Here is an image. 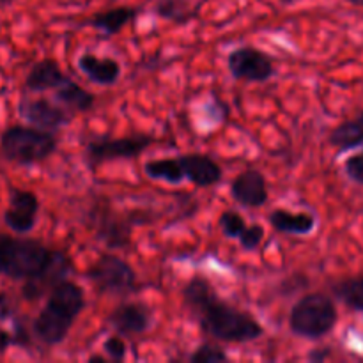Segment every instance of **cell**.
Wrapping results in <instances>:
<instances>
[{
	"mask_svg": "<svg viewBox=\"0 0 363 363\" xmlns=\"http://www.w3.org/2000/svg\"><path fill=\"white\" fill-rule=\"evenodd\" d=\"M55 101L71 113L91 112L96 105V96L77 82L67 78L62 85L55 89Z\"/></svg>",
	"mask_w": 363,
	"mask_h": 363,
	"instance_id": "cell-19",
	"label": "cell"
},
{
	"mask_svg": "<svg viewBox=\"0 0 363 363\" xmlns=\"http://www.w3.org/2000/svg\"><path fill=\"white\" fill-rule=\"evenodd\" d=\"M138 14H140V9L135 6H116L106 11H101V13L92 14L82 25L94 28V30L101 34V38L110 39L113 35L121 34Z\"/></svg>",
	"mask_w": 363,
	"mask_h": 363,
	"instance_id": "cell-16",
	"label": "cell"
},
{
	"mask_svg": "<svg viewBox=\"0 0 363 363\" xmlns=\"http://www.w3.org/2000/svg\"><path fill=\"white\" fill-rule=\"evenodd\" d=\"M289 330L305 340H321L335 330L339 311L335 300L326 293L303 294L289 312Z\"/></svg>",
	"mask_w": 363,
	"mask_h": 363,
	"instance_id": "cell-6",
	"label": "cell"
},
{
	"mask_svg": "<svg viewBox=\"0 0 363 363\" xmlns=\"http://www.w3.org/2000/svg\"><path fill=\"white\" fill-rule=\"evenodd\" d=\"M28 344H30V339H28L27 328H25L23 321L14 315L13 330H0V354L6 353L11 346L25 347Z\"/></svg>",
	"mask_w": 363,
	"mask_h": 363,
	"instance_id": "cell-23",
	"label": "cell"
},
{
	"mask_svg": "<svg viewBox=\"0 0 363 363\" xmlns=\"http://www.w3.org/2000/svg\"><path fill=\"white\" fill-rule=\"evenodd\" d=\"M181 300L199 328L218 342L248 344L264 335V328L254 314L220 298L204 277H191L181 289Z\"/></svg>",
	"mask_w": 363,
	"mask_h": 363,
	"instance_id": "cell-2",
	"label": "cell"
},
{
	"mask_svg": "<svg viewBox=\"0 0 363 363\" xmlns=\"http://www.w3.org/2000/svg\"><path fill=\"white\" fill-rule=\"evenodd\" d=\"M152 11L158 18L176 25H186L197 14V9L188 0H156Z\"/></svg>",
	"mask_w": 363,
	"mask_h": 363,
	"instance_id": "cell-22",
	"label": "cell"
},
{
	"mask_svg": "<svg viewBox=\"0 0 363 363\" xmlns=\"http://www.w3.org/2000/svg\"><path fill=\"white\" fill-rule=\"evenodd\" d=\"M227 69L234 80L248 82V84H266L277 74L272 57L252 45L238 46L229 52Z\"/></svg>",
	"mask_w": 363,
	"mask_h": 363,
	"instance_id": "cell-9",
	"label": "cell"
},
{
	"mask_svg": "<svg viewBox=\"0 0 363 363\" xmlns=\"http://www.w3.org/2000/svg\"><path fill=\"white\" fill-rule=\"evenodd\" d=\"M273 230L286 236H308L318 227V218L311 211H289V209H273L268 215Z\"/></svg>",
	"mask_w": 363,
	"mask_h": 363,
	"instance_id": "cell-17",
	"label": "cell"
},
{
	"mask_svg": "<svg viewBox=\"0 0 363 363\" xmlns=\"http://www.w3.org/2000/svg\"><path fill=\"white\" fill-rule=\"evenodd\" d=\"M85 279L99 294L128 296L138 289V275L133 266L112 252L99 255L87 269Z\"/></svg>",
	"mask_w": 363,
	"mask_h": 363,
	"instance_id": "cell-7",
	"label": "cell"
},
{
	"mask_svg": "<svg viewBox=\"0 0 363 363\" xmlns=\"http://www.w3.org/2000/svg\"><path fill=\"white\" fill-rule=\"evenodd\" d=\"M347 4H351V6L354 7H363V0H346Z\"/></svg>",
	"mask_w": 363,
	"mask_h": 363,
	"instance_id": "cell-32",
	"label": "cell"
},
{
	"mask_svg": "<svg viewBox=\"0 0 363 363\" xmlns=\"http://www.w3.org/2000/svg\"><path fill=\"white\" fill-rule=\"evenodd\" d=\"M332 357V350L330 347H315L308 353V360L311 362H325Z\"/></svg>",
	"mask_w": 363,
	"mask_h": 363,
	"instance_id": "cell-29",
	"label": "cell"
},
{
	"mask_svg": "<svg viewBox=\"0 0 363 363\" xmlns=\"http://www.w3.org/2000/svg\"><path fill=\"white\" fill-rule=\"evenodd\" d=\"M279 2L282 4L284 7H291V6H294V4L301 2V0H279Z\"/></svg>",
	"mask_w": 363,
	"mask_h": 363,
	"instance_id": "cell-31",
	"label": "cell"
},
{
	"mask_svg": "<svg viewBox=\"0 0 363 363\" xmlns=\"http://www.w3.org/2000/svg\"><path fill=\"white\" fill-rule=\"evenodd\" d=\"M230 197L238 206L259 209L268 202L269 188L264 174L257 169H247L230 181Z\"/></svg>",
	"mask_w": 363,
	"mask_h": 363,
	"instance_id": "cell-14",
	"label": "cell"
},
{
	"mask_svg": "<svg viewBox=\"0 0 363 363\" xmlns=\"http://www.w3.org/2000/svg\"><path fill=\"white\" fill-rule=\"evenodd\" d=\"M87 362H108V358L101 357V354H91V357L87 358Z\"/></svg>",
	"mask_w": 363,
	"mask_h": 363,
	"instance_id": "cell-30",
	"label": "cell"
},
{
	"mask_svg": "<svg viewBox=\"0 0 363 363\" xmlns=\"http://www.w3.org/2000/svg\"><path fill=\"white\" fill-rule=\"evenodd\" d=\"M135 223H137V218L133 216L119 215L112 211L108 206L101 204L92 206L87 216V225L94 230V238L105 243L110 250L130 247Z\"/></svg>",
	"mask_w": 363,
	"mask_h": 363,
	"instance_id": "cell-10",
	"label": "cell"
},
{
	"mask_svg": "<svg viewBox=\"0 0 363 363\" xmlns=\"http://www.w3.org/2000/svg\"><path fill=\"white\" fill-rule=\"evenodd\" d=\"M16 0H0V7H7V6H13Z\"/></svg>",
	"mask_w": 363,
	"mask_h": 363,
	"instance_id": "cell-33",
	"label": "cell"
},
{
	"mask_svg": "<svg viewBox=\"0 0 363 363\" xmlns=\"http://www.w3.org/2000/svg\"><path fill=\"white\" fill-rule=\"evenodd\" d=\"M218 227L222 230L223 238H227V240H238L241 236V233L245 230V227H247V220L243 218V215L234 211V209H225L218 216Z\"/></svg>",
	"mask_w": 363,
	"mask_h": 363,
	"instance_id": "cell-25",
	"label": "cell"
},
{
	"mask_svg": "<svg viewBox=\"0 0 363 363\" xmlns=\"http://www.w3.org/2000/svg\"><path fill=\"white\" fill-rule=\"evenodd\" d=\"M77 66L87 80H91L96 85H101V87L116 85L123 74L119 60H116L113 57H98L89 52L78 57Z\"/></svg>",
	"mask_w": 363,
	"mask_h": 363,
	"instance_id": "cell-15",
	"label": "cell"
},
{
	"mask_svg": "<svg viewBox=\"0 0 363 363\" xmlns=\"http://www.w3.org/2000/svg\"><path fill=\"white\" fill-rule=\"evenodd\" d=\"M144 174L151 181H163L167 184H181L188 181L197 188L215 186L223 177L220 163L201 152L149 160L144 165Z\"/></svg>",
	"mask_w": 363,
	"mask_h": 363,
	"instance_id": "cell-4",
	"label": "cell"
},
{
	"mask_svg": "<svg viewBox=\"0 0 363 363\" xmlns=\"http://www.w3.org/2000/svg\"><path fill=\"white\" fill-rule=\"evenodd\" d=\"M87 298L82 286L66 279L46 294L45 307L32 321V335L46 347L60 346L85 311Z\"/></svg>",
	"mask_w": 363,
	"mask_h": 363,
	"instance_id": "cell-3",
	"label": "cell"
},
{
	"mask_svg": "<svg viewBox=\"0 0 363 363\" xmlns=\"http://www.w3.org/2000/svg\"><path fill=\"white\" fill-rule=\"evenodd\" d=\"M106 323L117 335L138 337L152 328L155 312L144 301H124L110 312Z\"/></svg>",
	"mask_w": 363,
	"mask_h": 363,
	"instance_id": "cell-13",
	"label": "cell"
},
{
	"mask_svg": "<svg viewBox=\"0 0 363 363\" xmlns=\"http://www.w3.org/2000/svg\"><path fill=\"white\" fill-rule=\"evenodd\" d=\"M332 296L353 312H363V275L347 277L330 286Z\"/></svg>",
	"mask_w": 363,
	"mask_h": 363,
	"instance_id": "cell-21",
	"label": "cell"
},
{
	"mask_svg": "<svg viewBox=\"0 0 363 363\" xmlns=\"http://www.w3.org/2000/svg\"><path fill=\"white\" fill-rule=\"evenodd\" d=\"M67 74L59 66L55 59H41L28 69L25 77V91L27 92H50L67 80Z\"/></svg>",
	"mask_w": 363,
	"mask_h": 363,
	"instance_id": "cell-18",
	"label": "cell"
},
{
	"mask_svg": "<svg viewBox=\"0 0 363 363\" xmlns=\"http://www.w3.org/2000/svg\"><path fill=\"white\" fill-rule=\"evenodd\" d=\"M73 269V259L62 248L0 233V275L23 282L25 300L46 296L53 286L69 279Z\"/></svg>",
	"mask_w": 363,
	"mask_h": 363,
	"instance_id": "cell-1",
	"label": "cell"
},
{
	"mask_svg": "<svg viewBox=\"0 0 363 363\" xmlns=\"http://www.w3.org/2000/svg\"><path fill=\"white\" fill-rule=\"evenodd\" d=\"M266 230L261 223H252V225L245 227V230L241 233V236L238 238V243L243 250L254 252L261 247V243L264 241Z\"/></svg>",
	"mask_w": 363,
	"mask_h": 363,
	"instance_id": "cell-26",
	"label": "cell"
},
{
	"mask_svg": "<svg viewBox=\"0 0 363 363\" xmlns=\"http://www.w3.org/2000/svg\"><path fill=\"white\" fill-rule=\"evenodd\" d=\"M230 357L223 347L216 346L213 342H202L195 347L188 357L190 363H216V362H229Z\"/></svg>",
	"mask_w": 363,
	"mask_h": 363,
	"instance_id": "cell-24",
	"label": "cell"
},
{
	"mask_svg": "<svg viewBox=\"0 0 363 363\" xmlns=\"http://www.w3.org/2000/svg\"><path fill=\"white\" fill-rule=\"evenodd\" d=\"M39 211H41V202L34 191L23 190V188H11L9 204L4 211V223L14 234L25 236L38 225Z\"/></svg>",
	"mask_w": 363,
	"mask_h": 363,
	"instance_id": "cell-12",
	"label": "cell"
},
{
	"mask_svg": "<svg viewBox=\"0 0 363 363\" xmlns=\"http://www.w3.org/2000/svg\"><path fill=\"white\" fill-rule=\"evenodd\" d=\"M328 142L339 152L351 151L363 145V110L353 119H347L333 128L328 135Z\"/></svg>",
	"mask_w": 363,
	"mask_h": 363,
	"instance_id": "cell-20",
	"label": "cell"
},
{
	"mask_svg": "<svg viewBox=\"0 0 363 363\" xmlns=\"http://www.w3.org/2000/svg\"><path fill=\"white\" fill-rule=\"evenodd\" d=\"M344 172L353 183L363 184V151L350 156L344 163Z\"/></svg>",
	"mask_w": 363,
	"mask_h": 363,
	"instance_id": "cell-28",
	"label": "cell"
},
{
	"mask_svg": "<svg viewBox=\"0 0 363 363\" xmlns=\"http://www.w3.org/2000/svg\"><path fill=\"white\" fill-rule=\"evenodd\" d=\"M59 149L55 131L39 130L30 124H14L0 135L4 158L20 167H32L52 158Z\"/></svg>",
	"mask_w": 363,
	"mask_h": 363,
	"instance_id": "cell-5",
	"label": "cell"
},
{
	"mask_svg": "<svg viewBox=\"0 0 363 363\" xmlns=\"http://www.w3.org/2000/svg\"><path fill=\"white\" fill-rule=\"evenodd\" d=\"M101 350L108 362H123L128 357V344L124 342V337L121 335H110L101 344Z\"/></svg>",
	"mask_w": 363,
	"mask_h": 363,
	"instance_id": "cell-27",
	"label": "cell"
},
{
	"mask_svg": "<svg viewBox=\"0 0 363 363\" xmlns=\"http://www.w3.org/2000/svg\"><path fill=\"white\" fill-rule=\"evenodd\" d=\"M18 116L30 126L46 131H59L69 126L73 113L60 106L57 101L46 98H30L23 94L18 103Z\"/></svg>",
	"mask_w": 363,
	"mask_h": 363,
	"instance_id": "cell-11",
	"label": "cell"
},
{
	"mask_svg": "<svg viewBox=\"0 0 363 363\" xmlns=\"http://www.w3.org/2000/svg\"><path fill=\"white\" fill-rule=\"evenodd\" d=\"M155 137L149 133L130 135V137H92L84 145L85 165L91 170L99 169L108 162H119V160H137L144 155L152 144Z\"/></svg>",
	"mask_w": 363,
	"mask_h": 363,
	"instance_id": "cell-8",
	"label": "cell"
}]
</instances>
